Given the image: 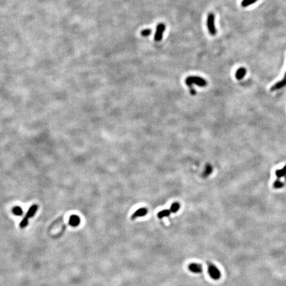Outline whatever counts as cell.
<instances>
[{"label": "cell", "instance_id": "1", "mask_svg": "<svg viewBox=\"0 0 286 286\" xmlns=\"http://www.w3.org/2000/svg\"><path fill=\"white\" fill-rule=\"evenodd\" d=\"M185 83L190 88L191 94L194 96L196 94V91L193 87L194 83L199 87H205L208 84V82H206L205 79L199 76H189L186 78Z\"/></svg>", "mask_w": 286, "mask_h": 286}, {"label": "cell", "instance_id": "2", "mask_svg": "<svg viewBox=\"0 0 286 286\" xmlns=\"http://www.w3.org/2000/svg\"><path fill=\"white\" fill-rule=\"evenodd\" d=\"M37 210H38L37 205H33L32 206H31V208L29 209L28 211L27 212L26 215H25L23 219L21 220L20 223H19V226H20L21 229H24L25 227H26L29 224V219L33 217V216L35 215Z\"/></svg>", "mask_w": 286, "mask_h": 286}, {"label": "cell", "instance_id": "3", "mask_svg": "<svg viewBox=\"0 0 286 286\" xmlns=\"http://www.w3.org/2000/svg\"><path fill=\"white\" fill-rule=\"evenodd\" d=\"M208 274L210 277L214 280H218L221 277V273L219 268L213 263L208 262Z\"/></svg>", "mask_w": 286, "mask_h": 286}, {"label": "cell", "instance_id": "4", "mask_svg": "<svg viewBox=\"0 0 286 286\" xmlns=\"http://www.w3.org/2000/svg\"><path fill=\"white\" fill-rule=\"evenodd\" d=\"M207 27L211 35L214 36L217 34V29L215 24V15L213 13H210L207 19Z\"/></svg>", "mask_w": 286, "mask_h": 286}, {"label": "cell", "instance_id": "5", "mask_svg": "<svg viewBox=\"0 0 286 286\" xmlns=\"http://www.w3.org/2000/svg\"><path fill=\"white\" fill-rule=\"evenodd\" d=\"M166 25L165 24L160 23L156 27V30L154 34V40L155 41H160L163 38V34L165 31Z\"/></svg>", "mask_w": 286, "mask_h": 286}, {"label": "cell", "instance_id": "6", "mask_svg": "<svg viewBox=\"0 0 286 286\" xmlns=\"http://www.w3.org/2000/svg\"><path fill=\"white\" fill-rule=\"evenodd\" d=\"M188 269L191 272L194 274H201L203 272V266L200 264L191 263L189 264Z\"/></svg>", "mask_w": 286, "mask_h": 286}, {"label": "cell", "instance_id": "7", "mask_svg": "<svg viewBox=\"0 0 286 286\" xmlns=\"http://www.w3.org/2000/svg\"><path fill=\"white\" fill-rule=\"evenodd\" d=\"M148 213V210L146 208H140L137 209L134 213L131 215V220H135L137 218L141 217H144Z\"/></svg>", "mask_w": 286, "mask_h": 286}, {"label": "cell", "instance_id": "8", "mask_svg": "<svg viewBox=\"0 0 286 286\" xmlns=\"http://www.w3.org/2000/svg\"><path fill=\"white\" fill-rule=\"evenodd\" d=\"M69 224L72 226H77L80 224V218L78 215H72L69 219Z\"/></svg>", "mask_w": 286, "mask_h": 286}, {"label": "cell", "instance_id": "9", "mask_svg": "<svg viewBox=\"0 0 286 286\" xmlns=\"http://www.w3.org/2000/svg\"><path fill=\"white\" fill-rule=\"evenodd\" d=\"M246 73V69L244 68H243V67L239 68L236 72L235 77L239 80H242V79L245 76Z\"/></svg>", "mask_w": 286, "mask_h": 286}, {"label": "cell", "instance_id": "10", "mask_svg": "<svg viewBox=\"0 0 286 286\" xmlns=\"http://www.w3.org/2000/svg\"><path fill=\"white\" fill-rule=\"evenodd\" d=\"M285 86H286V80H285L283 79L282 80H281V81L277 82L276 83H275V84L272 87H271L270 90L272 92H274V91H275V90H279V89L284 87Z\"/></svg>", "mask_w": 286, "mask_h": 286}, {"label": "cell", "instance_id": "11", "mask_svg": "<svg viewBox=\"0 0 286 286\" xmlns=\"http://www.w3.org/2000/svg\"><path fill=\"white\" fill-rule=\"evenodd\" d=\"M172 212L170 211V209H164L160 211L159 213H158L157 216L160 219H162L164 217H169L170 215Z\"/></svg>", "mask_w": 286, "mask_h": 286}, {"label": "cell", "instance_id": "12", "mask_svg": "<svg viewBox=\"0 0 286 286\" xmlns=\"http://www.w3.org/2000/svg\"><path fill=\"white\" fill-rule=\"evenodd\" d=\"M275 176H277L278 178H281V177H285L286 176V165L283 168L276 170Z\"/></svg>", "mask_w": 286, "mask_h": 286}, {"label": "cell", "instance_id": "13", "mask_svg": "<svg viewBox=\"0 0 286 286\" xmlns=\"http://www.w3.org/2000/svg\"><path fill=\"white\" fill-rule=\"evenodd\" d=\"M180 203H177V202H175V203L172 204L170 208V211L172 212V213H175L180 209Z\"/></svg>", "mask_w": 286, "mask_h": 286}, {"label": "cell", "instance_id": "14", "mask_svg": "<svg viewBox=\"0 0 286 286\" xmlns=\"http://www.w3.org/2000/svg\"><path fill=\"white\" fill-rule=\"evenodd\" d=\"M284 185V184L283 182L281 181L279 178H278L277 180H276L274 182L273 187H274V188H275V189H279V188H282V187H283Z\"/></svg>", "mask_w": 286, "mask_h": 286}, {"label": "cell", "instance_id": "15", "mask_svg": "<svg viewBox=\"0 0 286 286\" xmlns=\"http://www.w3.org/2000/svg\"><path fill=\"white\" fill-rule=\"evenodd\" d=\"M256 2H257V0H243L242 3H241V6L243 7H246Z\"/></svg>", "mask_w": 286, "mask_h": 286}, {"label": "cell", "instance_id": "16", "mask_svg": "<svg viewBox=\"0 0 286 286\" xmlns=\"http://www.w3.org/2000/svg\"><path fill=\"white\" fill-rule=\"evenodd\" d=\"M13 213H14V215L20 216L23 214V210L20 207L17 206V207H15V208L13 209Z\"/></svg>", "mask_w": 286, "mask_h": 286}, {"label": "cell", "instance_id": "17", "mask_svg": "<svg viewBox=\"0 0 286 286\" xmlns=\"http://www.w3.org/2000/svg\"><path fill=\"white\" fill-rule=\"evenodd\" d=\"M152 33V30L150 29H144V30H142L141 33V35L142 37H149L150 36V34Z\"/></svg>", "mask_w": 286, "mask_h": 286}, {"label": "cell", "instance_id": "18", "mask_svg": "<svg viewBox=\"0 0 286 286\" xmlns=\"http://www.w3.org/2000/svg\"><path fill=\"white\" fill-rule=\"evenodd\" d=\"M212 171H213V168H212V166L210 165V164H208L206 166V168H205V172H204V175L205 176H208L211 172Z\"/></svg>", "mask_w": 286, "mask_h": 286}, {"label": "cell", "instance_id": "19", "mask_svg": "<svg viewBox=\"0 0 286 286\" xmlns=\"http://www.w3.org/2000/svg\"><path fill=\"white\" fill-rule=\"evenodd\" d=\"M283 79H284V80H286V72H285V74L284 77V78H283Z\"/></svg>", "mask_w": 286, "mask_h": 286}]
</instances>
